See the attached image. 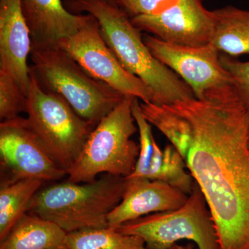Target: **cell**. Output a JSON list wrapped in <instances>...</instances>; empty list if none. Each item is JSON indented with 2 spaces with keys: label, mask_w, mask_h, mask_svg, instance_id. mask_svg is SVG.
<instances>
[{
  "label": "cell",
  "mask_w": 249,
  "mask_h": 249,
  "mask_svg": "<svg viewBox=\"0 0 249 249\" xmlns=\"http://www.w3.org/2000/svg\"><path fill=\"white\" fill-rule=\"evenodd\" d=\"M67 249H146L137 236L126 235L111 227L83 229L67 234Z\"/></svg>",
  "instance_id": "cell-19"
},
{
  "label": "cell",
  "mask_w": 249,
  "mask_h": 249,
  "mask_svg": "<svg viewBox=\"0 0 249 249\" xmlns=\"http://www.w3.org/2000/svg\"></svg>",
  "instance_id": "cell-27"
},
{
  "label": "cell",
  "mask_w": 249,
  "mask_h": 249,
  "mask_svg": "<svg viewBox=\"0 0 249 249\" xmlns=\"http://www.w3.org/2000/svg\"><path fill=\"white\" fill-rule=\"evenodd\" d=\"M145 119L161 132L186 160L191 145V124L166 106L141 102Z\"/></svg>",
  "instance_id": "cell-18"
},
{
  "label": "cell",
  "mask_w": 249,
  "mask_h": 249,
  "mask_svg": "<svg viewBox=\"0 0 249 249\" xmlns=\"http://www.w3.org/2000/svg\"><path fill=\"white\" fill-rule=\"evenodd\" d=\"M124 178L104 174L88 183L67 180L46 187L31 199L27 213L55 223L67 233L107 227V217L120 203Z\"/></svg>",
  "instance_id": "cell-3"
},
{
  "label": "cell",
  "mask_w": 249,
  "mask_h": 249,
  "mask_svg": "<svg viewBox=\"0 0 249 249\" xmlns=\"http://www.w3.org/2000/svg\"><path fill=\"white\" fill-rule=\"evenodd\" d=\"M191 124L188 169L212 216L220 249H249V112L235 90L166 106Z\"/></svg>",
  "instance_id": "cell-1"
},
{
  "label": "cell",
  "mask_w": 249,
  "mask_h": 249,
  "mask_svg": "<svg viewBox=\"0 0 249 249\" xmlns=\"http://www.w3.org/2000/svg\"><path fill=\"white\" fill-rule=\"evenodd\" d=\"M31 39L22 0H0V71L9 73L23 92L29 91Z\"/></svg>",
  "instance_id": "cell-13"
},
{
  "label": "cell",
  "mask_w": 249,
  "mask_h": 249,
  "mask_svg": "<svg viewBox=\"0 0 249 249\" xmlns=\"http://www.w3.org/2000/svg\"><path fill=\"white\" fill-rule=\"evenodd\" d=\"M168 249H195V247L194 245H191V244L186 246H182L177 244V245L173 246V247H170Z\"/></svg>",
  "instance_id": "cell-24"
},
{
  "label": "cell",
  "mask_w": 249,
  "mask_h": 249,
  "mask_svg": "<svg viewBox=\"0 0 249 249\" xmlns=\"http://www.w3.org/2000/svg\"><path fill=\"white\" fill-rule=\"evenodd\" d=\"M27 96L17 82L6 72L0 71V119L10 120L27 113Z\"/></svg>",
  "instance_id": "cell-21"
},
{
  "label": "cell",
  "mask_w": 249,
  "mask_h": 249,
  "mask_svg": "<svg viewBox=\"0 0 249 249\" xmlns=\"http://www.w3.org/2000/svg\"><path fill=\"white\" fill-rule=\"evenodd\" d=\"M178 0H114V4L129 18L160 13Z\"/></svg>",
  "instance_id": "cell-23"
},
{
  "label": "cell",
  "mask_w": 249,
  "mask_h": 249,
  "mask_svg": "<svg viewBox=\"0 0 249 249\" xmlns=\"http://www.w3.org/2000/svg\"><path fill=\"white\" fill-rule=\"evenodd\" d=\"M0 154L1 163L13 175L8 181L35 178L46 182L67 175L31 129L27 118L1 121Z\"/></svg>",
  "instance_id": "cell-10"
},
{
  "label": "cell",
  "mask_w": 249,
  "mask_h": 249,
  "mask_svg": "<svg viewBox=\"0 0 249 249\" xmlns=\"http://www.w3.org/2000/svg\"><path fill=\"white\" fill-rule=\"evenodd\" d=\"M23 14L29 27L31 49L55 47L75 35L90 15L72 14L61 0H22Z\"/></svg>",
  "instance_id": "cell-14"
},
{
  "label": "cell",
  "mask_w": 249,
  "mask_h": 249,
  "mask_svg": "<svg viewBox=\"0 0 249 249\" xmlns=\"http://www.w3.org/2000/svg\"><path fill=\"white\" fill-rule=\"evenodd\" d=\"M116 229L140 237L146 249H168L182 240L193 242L197 249H220L212 216L196 182L181 207L144 216Z\"/></svg>",
  "instance_id": "cell-7"
},
{
  "label": "cell",
  "mask_w": 249,
  "mask_h": 249,
  "mask_svg": "<svg viewBox=\"0 0 249 249\" xmlns=\"http://www.w3.org/2000/svg\"><path fill=\"white\" fill-rule=\"evenodd\" d=\"M152 55L186 83L197 99L234 90L231 76L221 61L219 52L209 45H175L152 36L142 37Z\"/></svg>",
  "instance_id": "cell-8"
},
{
  "label": "cell",
  "mask_w": 249,
  "mask_h": 249,
  "mask_svg": "<svg viewBox=\"0 0 249 249\" xmlns=\"http://www.w3.org/2000/svg\"><path fill=\"white\" fill-rule=\"evenodd\" d=\"M122 199L107 217L108 227L117 229L124 223L181 207L188 195L158 180L124 178Z\"/></svg>",
  "instance_id": "cell-12"
},
{
  "label": "cell",
  "mask_w": 249,
  "mask_h": 249,
  "mask_svg": "<svg viewBox=\"0 0 249 249\" xmlns=\"http://www.w3.org/2000/svg\"><path fill=\"white\" fill-rule=\"evenodd\" d=\"M43 181L35 178L7 181L0 189V241L4 240L18 221L27 213L29 203Z\"/></svg>",
  "instance_id": "cell-17"
},
{
  "label": "cell",
  "mask_w": 249,
  "mask_h": 249,
  "mask_svg": "<svg viewBox=\"0 0 249 249\" xmlns=\"http://www.w3.org/2000/svg\"><path fill=\"white\" fill-rule=\"evenodd\" d=\"M134 98L124 96L94 127L67 171L69 181L88 183L101 174L125 178L132 173L140 150L139 144L132 139L138 132L132 111Z\"/></svg>",
  "instance_id": "cell-5"
},
{
  "label": "cell",
  "mask_w": 249,
  "mask_h": 249,
  "mask_svg": "<svg viewBox=\"0 0 249 249\" xmlns=\"http://www.w3.org/2000/svg\"><path fill=\"white\" fill-rule=\"evenodd\" d=\"M67 234L55 223L26 213L0 241V249H67Z\"/></svg>",
  "instance_id": "cell-15"
},
{
  "label": "cell",
  "mask_w": 249,
  "mask_h": 249,
  "mask_svg": "<svg viewBox=\"0 0 249 249\" xmlns=\"http://www.w3.org/2000/svg\"><path fill=\"white\" fill-rule=\"evenodd\" d=\"M248 147L249 149V137H248Z\"/></svg>",
  "instance_id": "cell-26"
},
{
  "label": "cell",
  "mask_w": 249,
  "mask_h": 249,
  "mask_svg": "<svg viewBox=\"0 0 249 249\" xmlns=\"http://www.w3.org/2000/svg\"><path fill=\"white\" fill-rule=\"evenodd\" d=\"M211 44L230 56L249 55V11L232 6L214 10Z\"/></svg>",
  "instance_id": "cell-16"
},
{
  "label": "cell",
  "mask_w": 249,
  "mask_h": 249,
  "mask_svg": "<svg viewBox=\"0 0 249 249\" xmlns=\"http://www.w3.org/2000/svg\"><path fill=\"white\" fill-rule=\"evenodd\" d=\"M29 76L28 124L67 173L96 126L80 117L61 96L42 88L31 68Z\"/></svg>",
  "instance_id": "cell-6"
},
{
  "label": "cell",
  "mask_w": 249,
  "mask_h": 249,
  "mask_svg": "<svg viewBox=\"0 0 249 249\" xmlns=\"http://www.w3.org/2000/svg\"><path fill=\"white\" fill-rule=\"evenodd\" d=\"M132 111L138 128L140 150L134 171L125 178H145L153 156L156 142L152 134L151 124L145 119L138 98H134Z\"/></svg>",
  "instance_id": "cell-20"
},
{
  "label": "cell",
  "mask_w": 249,
  "mask_h": 249,
  "mask_svg": "<svg viewBox=\"0 0 249 249\" xmlns=\"http://www.w3.org/2000/svg\"><path fill=\"white\" fill-rule=\"evenodd\" d=\"M139 30L175 45L200 47L211 44L214 29L213 11L202 0H178L158 14L131 19Z\"/></svg>",
  "instance_id": "cell-11"
},
{
  "label": "cell",
  "mask_w": 249,
  "mask_h": 249,
  "mask_svg": "<svg viewBox=\"0 0 249 249\" xmlns=\"http://www.w3.org/2000/svg\"><path fill=\"white\" fill-rule=\"evenodd\" d=\"M55 47L68 53L91 76L124 96L153 102V95L147 85L127 71L111 52L98 21L91 15L75 35L60 40Z\"/></svg>",
  "instance_id": "cell-9"
},
{
  "label": "cell",
  "mask_w": 249,
  "mask_h": 249,
  "mask_svg": "<svg viewBox=\"0 0 249 249\" xmlns=\"http://www.w3.org/2000/svg\"><path fill=\"white\" fill-rule=\"evenodd\" d=\"M69 11L86 12L98 21L104 40L123 67L147 85L153 102L170 106L194 98L190 87L173 70L152 55L142 31L115 4L105 0H66Z\"/></svg>",
  "instance_id": "cell-2"
},
{
  "label": "cell",
  "mask_w": 249,
  "mask_h": 249,
  "mask_svg": "<svg viewBox=\"0 0 249 249\" xmlns=\"http://www.w3.org/2000/svg\"><path fill=\"white\" fill-rule=\"evenodd\" d=\"M105 1H107V2L111 3V4H114V0H105Z\"/></svg>",
  "instance_id": "cell-25"
},
{
  "label": "cell",
  "mask_w": 249,
  "mask_h": 249,
  "mask_svg": "<svg viewBox=\"0 0 249 249\" xmlns=\"http://www.w3.org/2000/svg\"><path fill=\"white\" fill-rule=\"evenodd\" d=\"M31 67L42 88L58 93L83 119L96 126L124 96L91 76L57 47L31 49Z\"/></svg>",
  "instance_id": "cell-4"
},
{
  "label": "cell",
  "mask_w": 249,
  "mask_h": 249,
  "mask_svg": "<svg viewBox=\"0 0 249 249\" xmlns=\"http://www.w3.org/2000/svg\"><path fill=\"white\" fill-rule=\"evenodd\" d=\"M221 61L231 76L234 89L241 103L249 112V60L241 62L222 55Z\"/></svg>",
  "instance_id": "cell-22"
}]
</instances>
